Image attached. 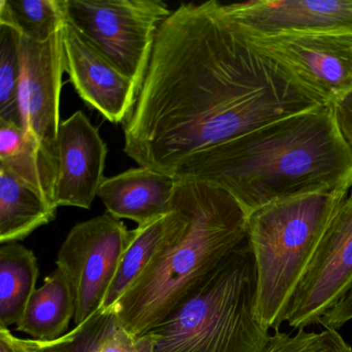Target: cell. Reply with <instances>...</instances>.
Listing matches in <instances>:
<instances>
[{
	"label": "cell",
	"mask_w": 352,
	"mask_h": 352,
	"mask_svg": "<svg viewBox=\"0 0 352 352\" xmlns=\"http://www.w3.org/2000/svg\"><path fill=\"white\" fill-rule=\"evenodd\" d=\"M323 106L255 50L223 3H182L162 22L131 116L124 153L172 176L199 152Z\"/></svg>",
	"instance_id": "cell-1"
},
{
	"label": "cell",
	"mask_w": 352,
	"mask_h": 352,
	"mask_svg": "<svg viewBox=\"0 0 352 352\" xmlns=\"http://www.w3.org/2000/svg\"><path fill=\"white\" fill-rule=\"evenodd\" d=\"M172 176L224 189L249 216L282 199L352 188V148L333 107L320 106L199 152Z\"/></svg>",
	"instance_id": "cell-2"
},
{
	"label": "cell",
	"mask_w": 352,
	"mask_h": 352,
	"mask_svg": "<svg viewBox=\"0 0 352 352\" xmlns=\"http://www.w3.org/2000/svg\"><path fill=\"white\" fill-rule=\"evenodd\" d=\"M174 195L186 213V226L112 309L122 329L135 339L162 322L247 241L248 216L228 191L201 181L177 179Z\"/></svg>",
	"instance_id": "cell-3"
},
{
	"label": "cell",
	"mask_w": 352,
	"mask_h": 352,
	"mask_svg": "<svg viewBox=\"0 0 352 352\" xmlns=\"http://www.w3.org/2000/svg\"><path fill=\"white\" fill-rule=\"evenodd\" d=\"M256 287L247 240L137 339L138 352H258L270 333L255 314Z\"/></svg>",
	"instance_id": "cell-4"
},
{
	"label": "cell",
	"mask_w": 352,
	"mask_h": 352,
	"mask_svg": "<svg viewBox=\"0 0 352 352\" xmlns=\"http://www.w3.org/2000/svg\"><path fill=\"white\" fill-rule=\"evenodd\" d=\"M351 188L290 197L248 216L247 240L254 256L255 314L265 329L277 331L306 275L319 243Z\"/></svg>",
	"instance_id": "cell-5"
},
{
	"label": "cell",
	"mask_w": 352,
	"mask_h": 352,
	"mask_svg": "<svg viewBox=\"0 0 352 352\" xmlns=\"http://www.w3.org/2000/svg\"><path fill=\"white\" fill-rule=\"evenodd\" d=\"M67 19L141 89L156 36L172 11L160 0H63Z\"/></svg>",
	"instance_id": "cell-6"
},
{
	"label": "cell",
	"mask_w": 352,
	"mask_h": 352,
	"mask_svg": "<svg viewBox=\"0 0 352 352\" xmlns=\"http://www.w3.org/2000/svg\"><path fill=\"white\" fill-rule=\"evenodd\" d=\"M238 28L255 50L278 63L323 106L333 108L352 91L350 34L307 32L255 34L240 25Z\"/></svg>",
	"instance_id": "cell-7"
},
{
	"label": "cell",
	"mask_w": 352,
	"mask_h": 352,
	"mask_svg": "<svg viewBox=\"0 0 352 352\" xmlns=\"http://www.w3.org/2000/svg\"><path fill=\"white\" fill-rule=\"evenodd\" d=\"M131 238V230L108 212L69 230L59 249L56 267L75 296V325L102 308Z\"/></svg>",
	"instance_id": "cell-8"
},
{
	"label": "cell",
	"mask_w": 352,
	"mask_h": 352,
	"mask_svg": "<svg viewBox=\"0 0 352 352\" xmlns=\"http://www.w3.org/2000/svg\"><path fill=\"white\" fill-rule=\"evenodd\" d=\"M65 23L43 42L20 34L21 126L26 138L41 153L56 164L57 135L61 123L60 94L65 73Z\"/></svg>",
	"instance_id": "cell-9"
},
{
	"label": "cell",
	"mask_w": 352,
	"mask_h": 352,
	"mask_svg": "<svg viewBox=\"0 0 352 352\" xmlns=\"http://www.w3.org/2000/svg\"><path fill=\"white\" fill-rule=\"evenodd\" d=\"M352 290V188L327 226L292 296L285 321L294 329L319 322Z\"/></svg>",
	"instance_id": "cell-10"
},
{
	"label": "cell",
	"mask_w": 352,
	"mask_h": 352,
	"mask_svg": "<svg viewBox=\"0 0 352 352\" xmlns=\"http://www.w3.org/2000/svg\"><path fill=\"white\" fill-rule=\"evenodd\" d=\"M65 73L90 109L116 124L131 116L138 89L69 20L63 28Z\"/></svg>",
	"instance_id": "cell-11"
},
{
	"label": "cell",
	"mask_w": 352,
	"mask_h": 352,
	"mask_svg": "<svg viewBox=\"0 0 352 352\" xmlns=\"http://www.w3.org/2000/svg\"><path fill=\"white\" fill-rule=\"evenodd\" d=\"M108 147L82 111L61 121L57 135V207L90 209L104 180Z\"/></svg>",
	"instance_id": "cell-12"
},
{
	"label": "cell",
	"mask_w": 352,
	"mask_h": 352,
	"mask_svg": "<svg viewBox=\"0 0 352 352\" xmlns=\"http://www.w3.org/2000/svg\"><path fill=\"white\" fill-rule=\"evenodd\" d=\"M241 28L255 34L327 32L352 36V1L253 0L224 5Z\"/></svg>",
	"instance_id": "cell-13"
},
{
	"label": "cell",
	"mask_w": 352,
	"mask_h": 352,
	"mask_svg": "<svg viewBox=\"0 0 352 352\" xmlns=\"http://www.w3.org/2000/svg\"><path fill=\"white\" fill-rule=\"evenodd\" d=\"M176 183L170 175L139 166L104 178L98 197L113 217L142 226L172 211Z\"/></svg>",
	"instance_id": "cell-14"
},
{
	"label": "cell",
	"mask_w": 352,
	"mask_h": 352,
	"mask_svg": "<svg viewBox=\"0 0 352 352\" xmlns=\"http://www.w3.org/2000/svg\"><path fill=\"white\" fill-rule=\"evenodd\" d=\"M186 224V213L176 195H173L170 213L131 230V241L100 311L112 310L152 261L175 240Z\"/></svg>",
	"instance_id": "cell-15"
},
{
	"label": "cell",
	"mask_w": 352,
	"mask_h": 352,
	"mask_svg": "<svg viewBox=\"0 0 352 352\" xmlns=\"http://www.w3.org/2000/svg\"><path fill=\"white\" fill-rule=\"evenodd\" d=\"M0 345L10 352H138L137 339L122 329L114 310L98 311L52 341L22 339L0 329Z\"/></svg>",
	"instance_id": "cell-16"
},
{
	"label": "cell",
	"mask_w": 352,
	"mask_h": 352,
	"mask_svg": "<svg viewBox=\"0 0 352 352\" xmlns=\"http://www.w3.org/2000/svg\"><path fill=\"white\" fill-rule=\"evenodd\" d=\"M76 300L71 284L58 269L47 276L32 294L16 331L38 341H52L67 333L75 318Z\"/></svg>",
	"instance_id": "cell-17"
},
{
	"label": "cell",
	"mask_w": 352,
	"mask_h": 352,
	"mask_svg": "<svg viewBox=\"0 0 352 352\" xmlns=\"http://www.w3.org/2000/svg\"><path fill=\"white\" fill-rule=\"evenodd\" d=\"M0 166L17 177L51 207L58 209L55 201L58 164L41 153L26 138L22 126L3 120H0Z\"/></svg>",
	"instance_id": "cell-18"
},
{
	"label": "cell",
	"mask_w": 352,
	"mask_h": 352,
	"mask_svg": "<svg viewBox=\"0 0 352 352\" xmlns=\"http://www.w3.org/2000/svg\"><path fill=\"white\" fill-rule=\"evenodd\" d=\"M57 210L0 166V244L18 243L52 222Z\"/></svg>",
	"instance_id": "cell-19"
},
{
	"label": "cell",
	"mask_w": 352,
	"mask_h": 352,
	"mask_svg": "<svg viewBox=\"0 0 352 352\" xmlns=\"http://www.w3.org/2000/svg\"><path fill=\"white\" fill-rule=\"evenodd\" d=\"M38 259L18 243L0 247V329H10L23 316L36 289Z\"/></svg>",
	"instance_id": "cell-20"
},
{
	"label": "cell",
	"mask_w": 352,
	"mask_h": 352,
	"mask_svg": "<svg viewBox=\"0 0 352 352\" xmlns=\"http://www.w3.org/2000/svg\"><path fill=\"white\" fill-rule=\"evenodd\" d=\"M65 19L63 0H0V23L30 40H48Z\"/></svg>",
	"instance_id": "cell-21"
},
{
	"label": "cell",
	"mask_w": 352,
	"mask_h": 352,
	"mask_svg": "<svg viewBox=\"0 0 352 352\" xmlns=\"http://www.w3.org/2000/svg\"><path fill=\"white\" fill-rule=\"evenodd\" d=\"M20 78V34L9 24L0 23V120L21 126Z\"/></svg>",
	"instance_id": "cell-22"
},
{
	"label": "cell",
	"mask_w": 352,
	"mask_h": 352,
	"mask_svg": "<svg viewBox=\"0 0 352 352\" xmlns=\"http://www.w3.org/2000/svg\"><path fill=\"white\" fill-rule=\"evenodd\" d=\"M258 352H352V347L336 329H298L296 335L276 331Z\"/></svg>",
	"instance_id": "cell-23"
},
{
	"label": "cell",
	"mask_w": 352,
	"mask_h": 352,
	"mask_svg": "<svg viewBox=\"0 0 352 352\" xmlns=\"http://www.w3.org/2000/svg\"><path fill=\"white\" fill-rule=\"evenodd\" d=\"M352 319V290H350L336 306H333L329 312L323 315L319 320V324L325 329H336L343 327L346 322Z\"/></svg>",
	"instance_id": "cell-24"
},
{
	"label": "cell",
	"mask_w": 352,
	"mask_h": 352,
	"mask_svg": "<svg viewBox=\"0 0 352 352\" xmlns=\"http://www.w3.org/2000/svg\"><path fill=\"white\" fill-rule=\"evenodd\" d=\"M338 126L344 139L352 148V91L333 106Z\"/></svg>",
	"instance_id": "cell-25"
},
{
	"label": "cell",
	"mask_w": 352,
	"mask_h": 352,
	"mask_svg": "<svg viewBox=\"0 0 352 352\" xmlns=\"http://www.w3.org/2000/svg\"><path fill=\"white\" fill-rule=\"evenodd\" d=\"M0 352H10L3 345H0Z\"/></svg>",
	"instance_id": "cell-26"
}]
</instances>
